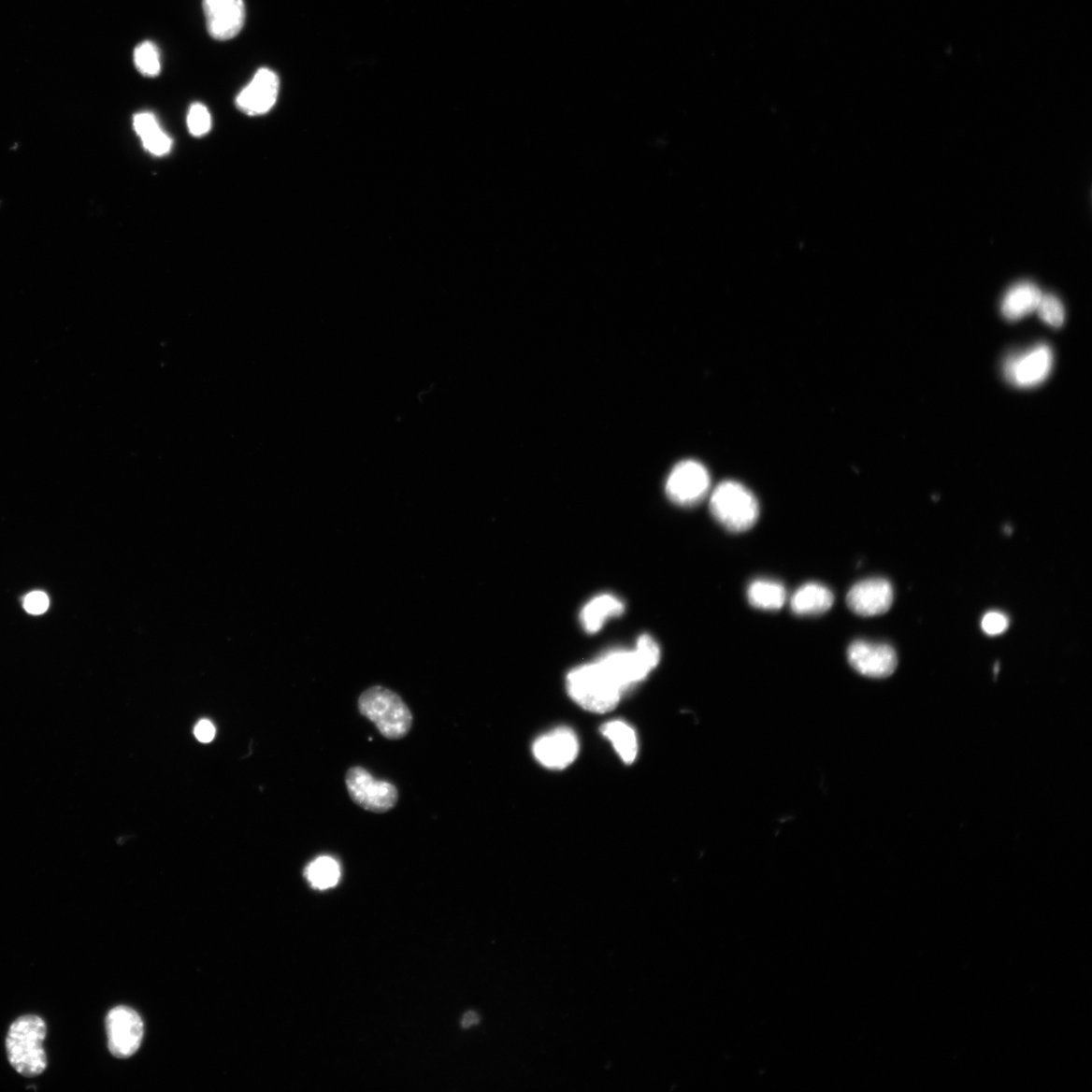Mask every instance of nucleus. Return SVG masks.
Instances as JSON below:
<instances>
[{"mask_svg":"<svg viewBox=\"0 0 1092 1092\" xmlns=\"http://www.w3.org/2000/svg\"><path fill=\"white\" fill-rule=\"evenodd\" d=\"M567 688L570 698L594 713L614 711L625 693L599 661L574 668L568 675Z\"/></svg>","mask_w":1092,"mask_h":1092,"instance_id":"obj_1","label":"nucleus"},{"mask_svg":"<svg viewBox=\"0 0 1092 1092\" xmlns=\"http://www.w3.org/2000/svg\"><path fill=\"white\" fill-rule=\"evenodd\" d=\"M46 1036L47 1025L39 1016L24 1015L12 1024L7 1037L12 1069L27 1077L42 1074L48 1064L43 1047Z\"/></svg>","mask_w":1092,"mask_h":1092,"instance_id":"obj_2","label":"nucleus"},{"mask_svg":"<svg viewBox=\"0 0 1092 1092\" xmlns=\"http://www.w3.org/2000/svg\"><path fill=\"white\" fill-rule=\"evenodd\" d=\"M358 711L390 740L406 738L413 726V714L400 695L382 686L370 687L357 702Z\"/></svg>","mask_w":1092,"mask_h":1092,"instance_id":"obj_3","label":"nucleus"},{"mask_svg":"<svg viewBox=\"0 0 1092 1092\" xmlns=\"http://www.w3.org/2000/svg\"><path fill=\"white\" fill-rule=\"evenodd\" d=\"M710 507L717 523L730 532L748 531L760 516L754 495L735 481L719 483L711 494Z\"/></svg>","mask_w":1092,"mask_h":1092,"instance_id":"obj_4","label":"nucleus"},{"mask_svg":"<svg viewBox=\"0 0 1092 1092\" xmlns=\"http://www.w3.org/2000/svg\"><path fill=\"white\" fill-rule=\"evenodd\" d=\"M345 785L353 803L369 812H389L399 801L398 788L390 782L376 780L361 766L347 770Z\"/></svg>","mask_w":1092,"mask_h":1092,"instance_id":"obj_5","label":"nucleus"},{"mask_svg":"<svg viewBox=\"0 0 1092 1092\" xmlns=\"http://www.w3.org/2000/svg\"><path fill=\"white\" fill-rule=\"evenodd\" d=\"M709 470L697 461L679 463L669 474L666 493L669 500L682 507L699 504L710 493Z\"/></svg>","mask_w":1092,"mask_h":1092,"instance_id":"obj_6","label":"nucleus"},{"mask_svg":"<svg viewBox=\"0 0 1092 1092\" xmlns=\"http://www.w3.org/2000/svg\"><path fill=\"white\" fill-rule=\"evenodd\" d=\"M1053 366V353L1046 344L1010 356L1004 363L1005 378L1019 388H1033L1043 382Z\"/></svg>","mask_w":1092,"mask_h":1092,"instance_id":"obj_7","label":"nucleus"},{"mask_svg":"<svg viewBox=\"0 0 1092 1092\" xmlns=\"http://www.w3.org/2000/svg\"><path fill=\"white\" fill-rule=\"evenodd\" d=\"M108 1049L115 1057L126 1059L139 1050L144 1025L138 1013L128 1007L111 1010L107 1016Z\"/></svg>","mask_w":1092,"mask_h":1092,"instance_id":"obj_8","label":"nucleus"},{"mask_svg":"<svg viewBox=\"0 0 1092 1092\" xmlns=\"http://www.w3.org/2000/svg\"><path fill=\"white\" fill-rule=\"evenodd\" d=\"M850 665L859 674L873 679H884L896 672L898 654L886 643L854 641L848 649Z\"/></svg>","mask_w":1092,"mask_h":1092,"instance_id":"obj_9","label":"nucleus"},{"mask_svg":"<svg viewBox=\"0 0 1092 1092\" xmlns=\"http://www.w3.org/2000/svg\"><path fill=\"white\" fill-rule=\"evenodd\" d=\"M580 743L575 732L558 727L538 739L533 744L536 759L545 768L562 770L572 765L579 754Z\"/></svg>","mask_w":1092,"mask_h":1092,"instance_id":"obj_10","label":"nucleus"},{"mask_svg":"<svg viewBox=\"0 0 1092 1092\" xmlns=\"http://www.w3.org/2000/svg\"><path fill=\"white\" fill-rule=\"evenodd\" d=\"M893 597L895 595L889 581L872 578L853 586L848 593L847 603L854 613L871 617L886 613L892 606Z\"/></svg>","mask_w":1092,"mask_h":1092,"instance_id":"obj_11","label":"nucleus"},{"mask_svg":"<svg viewBox=\"0 0 1092 1092\" xmlns=\"http://www.w3.org/2000/svg\"><path fill=\"white\" fill-rule=\"evenodd\" d=\"M208 34L218 41L235 38L245 22L243 0H204Z\"/></svg>","mask_w":1092,"mask_h":1092,"instance_id":"obj_12","label":"nucleus"},{"mask_svg":"<svg viewBox=\"0 0 1092 1092\" xmlns=\"http://www.w3.org/2000/svg\"><path fill=\"white\" fill-rule=\"evenodd\" d=\"M279 92L280 79L276 72L262 68L236 98V105L247 115H264L275 106Z\"/></svg>","mask_w":1092,"mask_h":1092,"instance_id":"obj_13","label":"nucleus"},{"mask_svg":"<svg viewBox=\"0 0 1092 1092\" xmlns=\"http://www.w3.org/2000/svg\"><path fill=\"white\" fill-rule=\"evenodd\" d=\"M1043 293L1032 282L1013 285L1003 296L1001 312L1010 321L1020 320L1036 311Z\"/></svg>","mask_w":1092,"mask_h":1092,"instance_id":"obj_14","label":"nucleus"},{"mask_svg":"<svg viewBox=\"0 0 1092 1092\" xmlns=\"http://www.w3.org/2000/svg\"><path fill=\"white\" fill-rule=\"evenodd\" d=\"M834 602V594L826 586L818 582H808L794 593L790 604L794 613L812 616L826 613Z\"/></svg>","mask_w":1092,"mask_h":1092,"instance_id":"obj_15","label":"nucleus"},{"mask_svg":"<svg viewBox=\"0 0 1092 1092\" xmlns=\"http://www.w3.org/2000/svg\"><path fill=\"white\" fill-rule=\"evenodd\" d=\"M625 605L612 595H600L591 600L581 614L582 624L589 634L599 631L606 620L622 615Z\"/></svg>","mask_w":1092,"mask_h":1092,"instance_id":"obj_16","label":"nucleus"},{"mask_svg":"<svg viewBox=\"0 0 1092 1092\" xmlns=\"http://www.w3.org/2000/svg\"><path fill=\"white\" fill-rule=\"evenodd\" d=\"M134 129L140 136L148 152L163 156L170 151L172 140L161 129L156 117L151 113H140L134 117Z\"/></svg>","mask_w":1092,"mask_h":1092,"instance_id":"obj_17","label":"nucleus"},{"mask_svg":"<svg viewBox=\"0 0 1092 1092\" xmlns=\"http://www.w3.org/2000/svg\"><path fill=\"white\" fill-rule=\"evenodd\" d=\"M747 597L750 604L761 611H777L787 600V591L780 582L759 579L751 582Z\"/></svg>","mask_w":1092,"mask_h":1092,"instance_id":"obj_18","label":"nucleus"},{"mask_svg":"<svg viewBox=\"0 0 1092 1092\" xmlns=\"http://www.w3.org/2000/svg\"><path fill=\"white\" fill-rule=\"evenodd\" d=\"M602 735L612 743L620 759L626 765L635 763L639 754V740L634 728L622 721L605 724Z\"/></svg>","mask_w":1092,"mask_h":1092,"instance_id":"obj_19","label":"nucleus"},{"mask_svg":"<svg viewBox=\"0 0 1092 1092\" xmlns=\"http://www.w3.org/2000/svg\"><path fill=\"white\" fill-rule=\"evenodd\" d=\"M308 883L315 889L326 890L337 886L341 870L339 863L331 857H320L306 868Z\"/></svg>","mask_w":1092,"mask_h":1092,"instance_id":"obj_20","label":"nucleus"},{"mask_svg":"<svg viewBox=\"0 0 1092 1092\" xmlns=\"http://www.w3.org/2000/svg\"><path fill=\"white\" fill-rule=\"evenodd\" d=\"M134 62L136 69L147 78H155L160 73V54L151 42H143L135 49Z\"/></svg>","mask_w":1092,"mask_h":1092,"instance_id":"obj_21","label":"nucleus"},{"mask_svg":"<svg viewBox=\"0 0 1092 1092\" xmlns=\"http://www.w3.org/2000/svg\"><path fill=\"white\" fill-rule=\"evenodd\" d=\"M1036 311L1051 327L1059 328L1064 324L1065 309L1057 296L1043 294Z\"/></svg>","mask_w":1092,"mask_h":1092,"instance_id":"obj_22","label":"nucleus"},{"mask_svg":"<svg viewBox=\"0 0 1092 1092\" xmlns=\"http://www.w3.org/2000/svg\"><path fill=\"white\" fill-rule=\"evenodd\" d=\"M188 127L194 136H202L212 128V118L203 104H194L189 111Z\"/></svg>","mask_w":1092,"mask_h":1092,"instance_id":"obj_23","label":"nucleus"},{"mask_svg":"<svg viewBox=\"0 0 1092 1092\" xmlns=\"http://www.w3.org/2000/svg\"><path fill=\"white\" fill-rule=\"evenodd\" d=\"M1009 626L1010 620L1008 616L998 611H991L985 614L982 623L984 631L990 637L1003 634V632L1007 630Z\"/></svg>","mask_w":1092,"mask_h":1092,"instance_id":"obj_24","label":"nucleus"},{"mask_svg":"<svg viewBox=\"0 0 1092 1092\" xmlns=\"http://www.w3.org/2000/svg\"><path fill=\"white\" fill-rule=\"evenodd\" d=\"M23 607L33 615H40L47 611L49 607L48 596L41 591L32 592L23 600Z\"/></svg>","mask_w":1092,"mask_h":1092,"instance_id":"obj_25","label":"nucleus"},{"mask_svg":"<svg viewBox=\"0 0 1092 1092\" xmlns=\"http://www.w3.org/2000/svg\"><path fill=\"white\" fill-rule=\"evenodd\" d=\"M194 736L198 741L208 743L214 740L216 728L212 723L203 719L194 727Z\"/></svg>","mask_w":1092,"mask_h":1092,"instance_id":"obj_26","label":"nucleus"},{"mask_svg":"<svg viewBox=\"0 0 1092 1092\" xmlns=\"http://www.w3.org/2000/svg\"><path fill=\"white\" fill-rule=\"evenodd\" d=\"M480 1021V1016L475 1012H468L463 1017L462 1026L465 1028L477 1025Z\"/></svg>","mask_w":1092,"mask_h":1092,"instance_id":"obj_27","label":"nucleus"}]
</instances>
